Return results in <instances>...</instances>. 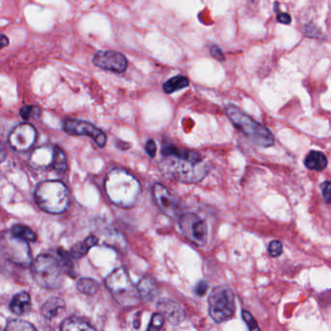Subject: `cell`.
<instances>
[{
    "instance_id": "2e32d148",
    "label": "cell",
    "mask_w": 331,
    "mask_h": 331,
    "mask_svg": "<svg viewBox=\"0 0 331 331\" xmlns=\"http://www.w3.org/2000/svg\"><path fill=\"white\" fill-rule=\"evenodd\" d=\"M31 307L30 296L28 292L22 291L16 294L10 302V310L18 316L27 314Z\"/></svg>"
},
{
    "instance_id": "cb8c5ba5",
    "label": "cell",
    "mask_w": 331,
    "mask_h": 331,
    "mask_svg": "<svg viewBox=\"0 0 331 331\" xmlns=\"http://www.w3.org/2000/svg\"><path fill=\"white\" fill-rule=\"evenodd\" d=\"M77 289L84 294L87 295H95L97 294L98 289H99V285L97 281L93 280V279H88V278H83L80 279L77 283Z\"/></svg>"
},
{
    "instance_id": "277c9868",
    "label": "cell",
    "mask_w": 331,
    "mask_h": 331,
    "mask_svg": "<svg viewBox=\"0 0 331 331\" xmlns=\"http://www.w3.org/2000/svg\"><path fill=\"white\" fill-rule=\"evenodd\" d=\"M225 113L235 127L255 145L262 148H268L274 145L275 140L271 131L263 124L252 119L237 106L228 105L225 108Z\"/></svg>"
},
{
    "instance_id": "ba28073f",
    "label": "cell",
    "mask_w": 331,
    "mask_h": 331,
    "mask_svg": "<svg viewBox=\"0 0 331 331\" xmlns=\"http://www.w3.org/2000/svg\"><path fill=\"white\" fill-rule=\"evenodd\" d=\"M180 228L184 236L192 243L203 247L207 243L206 222L194 214H185L180 217Z\"/></svg>"
},
{
    "instance_id": "ac0fdd59",
    "label": "cell",
    "mask_w": 331,
    "mask_h": 331,
    "mask_svg": "<svg viewBox=\"0 0 331 331\" xmlns=\"http://www.w3.org/2000/svg\"><path fill=\"white\" fill-rule=\"evenodd\" d=\"M140 297L146 301H152L157 293V287L152 277L146 276L142 279L138 287Z\"/></svg>"
},
{
    "instance_id": "4dcf8cb0",
    "label": "cell",
    "mask_w": 331,
    "mask_h": 331,
    "mask_svg": "<svg viewBox=\"0 0 331 331\" xmlns=\"http://www.w3.org/2000/svg\"><path fill=\"white\" fill-rule=\"evenodd\" d=\"M322 196L327 203L331 202V181H325L321 184Z\"/></svg>"
},
{
    "instance_id": "e575fe53",
    "label": "cell",
    "mask_w": 331,
    "mask_h": 331,
    "mask_svg": "<svg viewBox=\"0 0 331 331\" xmlns=\"http://www.w3.org/2000/svg\"><path fill=\"white\" fill-rule=\"evenodd\" d=\"M211 55H213L215 58H217L218 60H220V61L224 60L223 53L221 52V49L218 46H213L211 48Z\"/></svg>"
},
{
    "instance_id": "f546056e",
    "label": "cell",
    "mask_w": 331,
    "mask_h": 331,
    "mask_svg": "<svg viewBox=\"0 0 331 331\" xmlns=\"http://www.w3.org/2000/svg\"><path fill=\"white\" fill-rule=\"evenodd\" d=\"M268 254L272 258H278L283 254V244L278 241L273 240L268 245Z\"/></svg>"
},
{
    "instance_id": "3957f363",
    "label": "cell",
    "mask_w": 331,
    "mask_h": 331,
    "mask_svg": "<svg viewBox=\"0 0 331 331\" xmlns=\"http://www.w3.org/2000/svg\"><path fill=\"white\" fill-rule=\"evenodd\" d=\"M34 198L39 208L49 214H61L69 205L68 190L60 181L48 180L38 184Z\"/></svg>"
},
{
    "instance_id": "83f0119b",
    "label": "cell",
    "mask_w": 331,
    "mask_h": 331,
    "mask_svg": "<svg viewBox=\"0 0 331 331\" xmlns=\"http://www.w3.org/2000/svg\"><path fill=\"white\" fill-rule=\"evenodd\" d=\"M148 331H164V318L161 314L152 316Z\"/></svg>"
},
{
    "instance_id": "8fae6325",
    "label": "cell",
    "mask_w": 331,
    "mask_h": 331,
    "mask_svg": "<svg viewBox=\"0 0 331 331\" xmlns=\"http://www.w3.org/2000/svg\"><path fill=\"white\" fill-rule=\"evenodd\" d=\"M36 137L37 132L35 127L28 123H24L12 129L8 136V143L16 152H27L34 145Z\"/></svg>"
},
{
    "instance_id": "44dd1931",
    "label": "cell",
    "mask_w": 331,
    "mask_h": 331,
    "mask_svg": "<svg viewBox=\"0 0 331 331\" xmlns=\"http://www.w3.org/2000/svg\"><path fill=\"white\" fill-rule=\"evenodd\" d=\"M60 331H96L94 327L81 318L69 317L66 318L60 327Z\"/></svg>"
},
{
    "instance_id": "4fadbf2b",
    "label": "cell",
    "mask_w": 331,
    "mask_h": 331,
    "mask_svg": "<svg viewBox=\"0 0 331 331\" xmlns=\"http://www.w3.org/2000/svg\"><path fill=\"white\" fill-rule=\"evenodd\" d=\"M152 193L158 207L161 209V211L166 216L172 219H176L179 217L180 207L178 201L169 193V191L163 185L159 183L154 184L152 187Z\"/></svg>"
},
{
    "instance_id": "d4e9b609",
    "label": "cell",
    "mask_w": 331,
    "mask_h": 331,
    "mask_svg": "<svg viewBox=\"0 0 331 331\" xmlns=\"http://www.w3.org/2000/svg\"><path fill=\"white\" fill-rule=\"evenodd\" d=\"M53 169L59 174H63L67 170V159L65 153L55 146V163Z\"/></svg>"
},
{
    "instance_id": "52a82bcc",
    "label": "cell",
    "mask_w": 331,
    "mask_h": 331,
    "mask_svg": "<svg viewBox=\"0 0 331 331\" xmlns=\"http://www.w3.org/2000/svg\"><path fill=\"white\" fill-rule=\"evenodd\" d=\"M208 304L209 315L217 323L224 322L234 315V294L228 288L219 286L213 289L209 295Z\"/></svg>"
},
{
    "instance_id": "d6986e66",
    "label": "cell",
    "mask_w": 331,
    "mask_h": 331,
    "mask_svg": "<svg viewBox=\"0 0 331 331\" xmlns=\"http://www.w3.org/2000/svg\"><path fill=\"white\" fill-rule=\"evenodd\" d=\"M64 307L65 303L62 299L58 297H52L42 306V315L43 317L51 319L56 317Z\"/></svg>"
},
{
    "instance_id": "ffe728a7",
    "label": "cell",
    "mask_w": 331,
    "mask_h": 331,
    "mask_svg": "<svg viewBox=\"0 0 331 331\" xmlns=\"http://www.w3.org/2000/svg\"><path fill=\"white\" fill-rule=\"evenodd\" d=\"M98 242L96 236H90L87 239H85L82 242L76 244L75 246H73V248L71 249L69 252V255L71 256L72 259L77 260V259H81L83 258L84 256L93 248L94 246H96Z\"/></svg>"
},
{
    "instance_id": "9a60e30c",
    "label": "cell",
    "mask_w": 331,
    "mask_h": 331,
    "mask_svg": "<svg viewBox=\"0 0 331 331\" xmlns=\"http://www.w3.org/2000/svg\"><path fill=\"white\" fill-rule=\"evenodd\" d=\"M158 309L160 311V314L173 324H179L186 317L185 312L179 305L170 300L161 301L158 304Z\"/></svg>"
},
{
    "instance_id": "5bb4252c",
    "label": "cell",
    "mask_w": 331,
    "mask_h": 331,
    "mask_svg": "<svg viewBox=\"0 0 331 331\" xmlns=\"http://www.w3.org/2000/svg\"><path fill=\"white\" fill-rule=\"evenodd\" d=\"M55 146H41L31 152L29 166L36 170H47L53 168L55 163Z\"/></svg>"
},
{
    "instance_id": "d590c367",
    "label": "cell",
    "mask_w": 331,
    "mask_h": 331,
    "mask_svg": "<svg viewBox=\"0 0 331 331\" xmlns=\"http://www.w3.org/2000/svg\"><path fill=\"white\" fill-rule=\"evenodd\" d=\"M9 44V40H8V38L3 34L2 36H1V43H0V45H1V47L2 48H4V47H6L7 45Z\"/></svg>"
},
{
    "instance_id": "9c48e42d",
    "label": "cell",
    "mask_w": 331,
    "mask_h": 331,
    "mask_svg": "<svg viewBox=\"0 0 331 331\" xmlns=\"http://www.w3.org/2000/svg\"><path fill=\"white\" fill-rule=\"evenodd\" d=\"M63 129L70 135L91 137L100 148H103L107 142V136L101 129L86 121L66 119L63 122Z\"/></svg>"
},
{
    "instance_id": "1f68e13d",
    "label": "cell",
    "mask_w": 331,
    "mask_h": 331,
    "mask_svg": "<svg viewBox=\"0 0 331 331\" xmlns=\"http://www.w3.org/2000/svg\"><path fill=\"white\" fill-rule=\"evenodd\" d=\"M145 149H146V152H147V153H148L152 158L155 156V153H156V145H155V143H154L153 140H152V139L148 140V142L146 143Z\"/></svg>"
},
{
    "instance_id": "836d02e7",
    "label": "cell",
    "mask_w": 331,
    "mask_h": 331,
    "mask_svg": "<svg viewBox=\"0 0 331 331\" xmlns=\"http://www.w3.org/2000/svg\"><path fill=\"white\" fill-rule=\"evenodd\" d=\"M277 21L281 24H284V25H290V22H291V17L288 13L278 12L277 13Z\"/></svg>"
},
{
    "instance_id": "6da1fadb",
    "label": "cell",
    "mask_w": 331,
    "mask_h": 331,
    "mask_svg": "<svg viewBox=\"0 0 331 331\" xmlns=\"http://www.w3.org/2000/svg\"><path fill=\"white\" fill-rule=\"evenodd\" d=\"M162 172L185 184L198 183L207 175L208 166L195 151L178 148L172 144L162 146Z\"/></svg>"
},
{
    "instance_id": "4316f807",
    "label": "cell",
    "mask_w": 331,
    "mask_h": 331,
    "mask_svg": "<svg viewBox=\"0 0 331 331\" xmlns=\"http://www.w3.org/2000/svg\"><path fill=\"white\" fill-rule=\"evenodd\" d=\"M241 315H242V318L244 319V321L246 322V324L248 326L249 331H261L257 319L249 311L242 310Z\"/></svg>"
},
{
    "instance_id": "5b68a950",
    "label": "cell",
    "mask_w": 331,
    "mask_h": 331,
    "mask_svg": "<svg viewBox=\"0 0 331 331\" xmlns=\"http://www.w3.org/2000/svg\"><path fill=\"white\" fill-rule=\"evenodd\" d=\"M105 284L117 302L123 307H132L139 303L138 290L132 284L124 268L114 270L106 278Z\"/></svg>"
},
{
    "instance_id": "f1b7e54d",
    "label": "cell",
    "mask_w": 331,
    "mask_h": 331,
    "mask_svg": "<svg viewBox=\"0 0 331 331\" xmlns=\"http://www.w3.org/2000/svg\"><path fill=\"white\" fill-rule=\"evenodd\" d=\"M20 115L24 120H28L30 118H37L40 115V109L35 106L27 105L21 108Z\"/></svg>"
},
{
    "instance_id": "484cf974",
    "label": "cell",
    "mask_w": 331,
    "mask_h": 331,
    "mask_svg": "<svg viewBox=\"0 0 331 331\" xmlns=\"http://www.w3.org/2000/svg\"><path fill=\"white\" fill-rule=\"evenodd\" d=\"M5 331H36V329L28 321L21 319H11L7 322Z\"/></svg>"
},
{
    "instance_id": "d6a6232c",
    "label": "cell",
    "mask_w": 331,
    "mask_h": 331,
    "mask_svg": "<svg viewBox=\"0 0 331 331\" xmlns=\"http://www.w3.org/2000/svg\"><path fill=\"white\" fill-rule=\"evenodd\" d=\"M208 290V284L205 281H201L199 282L196 287H195V293L198 296H203Z\"/></svg>"
},
{
    "instance_id": "7a4b0ae2",
    "label": "cell",
    "mask_w": 331,
    "mask_h": 331,
    "mask_svg": "<svg viewBox=\"0 0 331 331\" xmlns=\"http://www.w3.org/2000/svg\"><path fill=\"white\" fill-rule=\"evenodd\" d=\"M104 188L111 202L119 207H132L141 193L138 180L126 170L120 168L114 169L107 174Z\"/></svg>"
},
{
    "instance_id": "e0dca14e",
    "label": "cell",
    "mask_w": 331,
    "mask_h": 331,
    "mask_svg": "<svg viewBox=\"0 0 331 331\" xmlns=\"http://www.w3.org/2000/svg\"><path fill=\"white\" fill-rule=\"evenodd\" d=\"M304 164L309 170L322 171L327 166V158L321 152L311 151L306 155Z\"/></svg>"
},
{
    "instance_id": "7402d4cb",
    "label": "cell",
    "mask_w": 331,
    "mask_h": 331,
    "mask_svg": "<svg viewBox=\"0 0 331 331\" xmlns=\"http://www.w3.org/2000/svg\"><path fill=\"white\" fill-rule=\"evenodd\" d=\"M190 85V81L186 76L178 75L171 79H169L167 82L163 85V91L167 95H171L179 90H183L185 88H188Z\"/></svg>"
},
{
    "instance_id": "7c38bea8",
    "label": "cell",
    "mask_w": 331,
    "mask_h": 331,
    "mask_svg": "<svg viewBox=\"0 0 331 331\" xmlns=\"http://www.w3.org/2000/svg\"><path fill=\"white\" fill-rule=\"evenodd\" d=\"M98 68L115 73H123L127 67V60L122 53L116 51H100L93 58Z\"/></svg>"
},
{
    "instance_id": "8992f818",
    "label": "cell",
    "mask_w": 331,
    "mask_h": 331,
    "mask_svg": "<svg viewBox=\"0 0 331 331\" xmlns=\"http://www.w3.org/2000/svg\"><path fill=\"white\" fill-rule=\"evenodd\" d=\"M32 274L36 283L44 289L55 290L62 283L61 263L49 255H41L35 260Z\"/></svg>"
},
{
    "instance_id": "30bf717a",
    "label": "cell",
    "mask_w": 331,
    "mask_h": 331,
    "mask_svg": "<svg viewBox=\"0 0 331 331\" xmlns=\"http://www.w3.org/2000/svg\"><path fill=\"white\" fill-rule=\"evenodd\" d=\"M2 251L4 256L11 262L22 266H28L31 262L30 252L26 241L15 238L12 235L3 237Z\"/></svg>"
},
{
    "instance_id": "603a6c76",
    "label": "cell",
    "mask_w": 331,
    "mask_h": 331,
    "mask_svg": "<svg viewBox=\"0 0 331 331\" xmlns=\"http://www.w3.org/2000/svg\"><path fill=\"white\" fill-rule=\"evenodd\" d=\"M11 235L15 238L21 239L26 242H28H28H33L36 240L35 233L26 225L16 224L11 229Z\"/></svg>"
}]
</instances>
